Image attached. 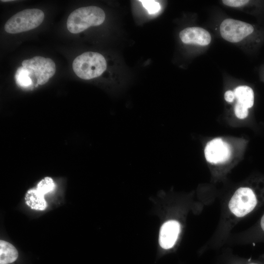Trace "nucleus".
Instances as JSON below:
<instances>
[{
	"label": "nucleus",
	"mask_w": 264,
	"mask_h": 264,
	"mask_svg": "<svg viewBox=\"0 0 264 264\" xmlns=\"http://www.w3.org/2000/svg\"><path fill=\"white\" fill-rule=\"evenodd\" d=\"M249 264H259L255 263H249Z\"/></svg>",
	"instance_id": "aec40b11"
},
{
	"label": "nucleus",
	"mask_w": 264,
	"mask_h": 264,
	"mask_svg": "<svg viewBox=\"0 0 264 264\" xmlns=\"http://www.w3.org/2000/svg\"><path fill=\"white\" fill-rule=\"evenodd\" d=\"M105 19L103 10L96 6L82 7L73 11L68 16L66 26L73 34L80 33L90 26L101 24Z\"/></svg>",
	"instance_id": "f03ea898"
},
{
	"label": "nucleus",
	"mask_w": 264,
	"mask_h": 264,
	"mask_svg": "<svg viewBox=\"0 0 264 264\" xmlns=\"http://www.w3.org/2000/svg\"><path fill=\"white\" fill-rule=\"evenodd\" d=\"M44 15L39 9H27L11 17L5 23L4 29L10 34L27 31L39 26L44 21Z\"/></svg>",
	"instance_id": "20e7f679"
},
{
	"label": "nucleus",
	"mask_w": 264,
	"mask_h": 264,
	"mask_svg": "<svg viewBox=\"0 0 264 264\" xmlns=\"http://www.w3.org/2000/svg\"><path fill=\"white\" fill-rule=\"evenodd\" d=\"M179 37L184 44L199 45H208L211 42L210 33L199 27H191L184 29L179 33Z\"/></svg>",
	"instance_id": "1a4fd4ad"
},
{
	"label": "nucleus",
	"mask_w": 264,
	"mask_h": 264,
	"mask_svg": "<svg viewBox=\"0 0 264 264\" xmlns=\"http://www.w3.org/2000/svg\"><path fill=\"white\" fill-rule=\"evenodd\" d=\"M44 196V195L40 193L37 189H31L28 190L25 194V203L32 209L43 211L47 207Z\"/></svg>",
	"instance_id": "9b49d317"
},
{
	"label": "nucleus",
	"mask_w": 264,
	"mask_h": 264,
	"mask_svg": "<svg viewBox=\"0 0 264 264\" xmlns=\"http://www.w3.org/2000/svg\"><path fill=\"white\" fill-rule=\"evenodd\" d=\"M56 187L53 179L46 176L42 179L37 184V190L44 195L54 190Z\"/></svg>",
	"instance_id": "4468645a"
},
{
	"label": "nucleus",
	"mask_w": 264,
	"mask_h": 264,
	"mask_svg": "<svg viewBox=\"0 0 264 264\" xmlns=\"http://www.w3.org/2000/svg\"><path fill=\"white\" fill-rule=\"evenodd\" d=\"M15 79L17 85L23 88L32 89L35 88L30 72L23 66L18 68Z\"/></svg>",
	"instance_id": "ddd939ff"
},
{
	"label": "nucleus",
	"mask_w": 264,
	"mask_h": 264,
	"mask_svg": "<svg viewBox=\"0 0 264 264\" xmlns=\"http://www.w3.org/2000/svg\"><path fill=\"white\" fill-rule=\"evenodd\" d=\"M144 7L146 9L150 14H155L159 11L160 5L159 2L155 0H140Z\"/></svg>",
	"instance_id": "2eb2a0df"
},
{
	"label": "nucleus",
	"mask_w": 264,
	"mask_h": 264,
	"mask_svg": "<svg viewBox=\"0 0 264 264\" xmlns=\"http://www.w3.org/2000/svg\"><path fill=\"white\" fill-rule=\"evenodd\" d=\"M235 98V93L232 90H227L224 93L225 100L229 103L232 102Z\"/></svg>",
	"instance_id": "a211bd4d"
},
{
	"label": "nucleus",
	"mask_w": 264,
	"mask_h": 264,
	"mask_svg": "<svg viewBox=\"0 0 264 264\" xmlns=\"http://www.w3.org/2000/svg\"><path fill=\"white\" fill-rule=\"evenodd\" d=\"M18 257V251L13 245L6 241H0V264L12 263Z\"/></svg>",
	"instance_id": "f8f14e48"
},
{
	"label": "nucleus",
	"mask_w": 264,
	"mask_h": 264,
	"mask_svg": "<svg viewBox=\"0 0 264 264\" xmlns=\"http://www.w3.org/2000/svg\"><path fill=\"white\" fill-rule=\"evenodd\" d=\"M72 68L79 78L90 80L100 76L106 70L107 62L100 53L86 52L75 58Z\"/></svg>",
	"instance_id": "7ed1b4c3"
},
{
	"label": "nucleus",
	"mask_w": 264,
	"mask_h": 264,
	"mask_svg": "<svg viewBox=\"0 0 264 264\" xmlns=\"http://www.w3.org/2000/svg\"><path fill=\"white\" fill-rule=\"evenodd\" d=\"M248 109L236 103L234 107V112L236 116L240 119L246 118L248 114Z\"/></svg>",
	"instance_id": "dca6fc26"
},
{
	"label": "nucleus",
	"mask_w": 264,
	"mask_h": 264,
	"mask_svg": "<svg viewBox=\"0 0 264 264\" xmlns=\"http://www.w3.org/2000/svg\"><path fill=\"white\" fill-rule=\"evenodd\" d=\"M259 196L251 185H242L237 188L230 198L227 211L230 217L239 220L252 212L257 206Z\"/></svg>",
	"instance_id": "f257e3e1"
},
{
	"label": "nucleus",
	"mask_w": 264,
	"mask_h": 264,
	"mask_svg": "<svg viewBox=\"0 0 264 264\" xmlns=\"http://www.w3.org/2000/svg\"><path fill=\"white\" fill-rule=\"evenodd\" d=\"M234 92L237 99V104L248 109L254 104V95L252 89L247 86L237 87Z\"/></svg>",
	"instance_id": "9d476101"
},
{
	"label": "nucleus",
	"mask_w": 264,
	"mask_h": 264,
	"mask_svg": "<svg viewBox=\"0 0 264 264\" xmlns=\"http://www.w3.org/2000/svg\"><path fill=\"white\" fill-rule=\"evenodd\" d=\"M249 1L246 0H223L222 2L227 6L232 7H239L243 5Z\"/></svg>",
	"instance_id": "f3484780"
},
{
	"label": "nucleus",
	"mask_w": 264,
	"mask_h": 264,
	"mask_svg": "<svg viewBox=\"0 0 264 264\" xmlns=\"http://www.w3.org/2000/svg\"><path fill=\"white\" fill-rule=\"evenodd\" d=\"M232 146L226 140L217 137L209 141L204 149V154L207 162L213 165L226 164L232 157Z\"/></svg>",
	"instance_id": "423d86ee"
},
{
	"label": "nucleus",
	"mask_w": 264,
	"mask_h": 264,
	"mask_svg": "<svg viewBox=\"0 0 264 264\" xmlns=\"http://www.w3.org/2000/svg\"><path fill=\"white\" fill-rule=\"evenodd\" d=\"M181 231L179 222L176 220H170L162 226L159 234V243L164 249L172 248L177 242Z\"/></svg>",
	"instance_id": "6e6552de"
},
{
	"label": "nucleus",
	"mask_w": 264,
	"mask_h": 264,
	"mask_svg": "<svg viewBox=\"0 0 264 264\" xmlns=\"http://www.w3.org/2000/svg\"><path fill=\"white\" fill-rule=\"evenodd\" d=\"M22 66L30 72L35 88L46 84L56 71L54 61L48 58L35 56L22 62Z\"/></svg>",
	"instance_id": "39448f33"
},
{
	"label": "nucleus",
	"mask_w": 264,
	"mask_h": 264,
	"mask_svg": "<svg viewBox=\"0 0 264 264\" xmlns=\"http://www.w3.org/2000/svg\"><path fill=\"white\" fill-rule=\"evenodd\" d=\"M260 225L262 229L264 231V214L261 218L260 221Z\"/></svg>",
	"instance_id": "6ab92c4d"
},
{
	"label": "nucleus",
	"mask_w": 264,
	"mask_h": 264,
	"mask_svg": "<svg viewBox=\"0 0 264 264\" xmlns=\"http://www.w3.org/2000/svg\"><path fill=\"white\" fill-rule=\"evenodd\" d=\"M253 30V27L251 24L232 19L224 20L220 26L222 37L231 43L241 41L252 33Z\"/></svg>",
	"instance_id": "0eeeda50"
}]
</instances>
